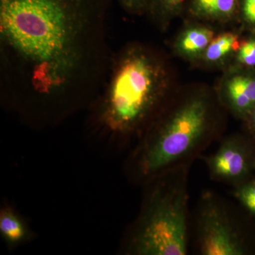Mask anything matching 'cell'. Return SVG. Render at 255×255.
Returning <instances> with one entry per match:
<instances>
[{
	"label": "cell",
	"mask_w": 255,
	"mask_h": 255,
	"mask_svg": "<svg viewBox=\"0 0 255 255\" xmlns=\"http://www.w3.org/2000/svg\"><path fill=\"white\" fill-rule=\"evenodd\" d=\"M221 139L216 151L203 159L211 179L236 187L252 177L255 168V140L240 134Z\"/></svg>",
	"instance_id": "8992f818"
},
{
	"label": "cell",
	"mask_w": 255,
	"mask_h": 255,
	"mask_svg": "<svg viewBox=\"0 0 255 255\" xmlns=\"http://www.w3.org/2000/svg\"><path fill=\"white\" fill-rule=\"evenodd\" d=\"M196 255H248L255 244L239 210L211 190L202 191L191 216L190 241Z\"/></svg>",
	"instance_id": "5b68a950"
},
{
	"label": "cell",
	"mask_w": 255,
	"mask_h": 255,
	"mask_svg": "<svg viewBox=\"0 0 255 255\" xmlns=\"http://www.w3.org/2000/svg\"><path fill=\"white\" fill-rule=\"evenodd\" d=\"M238 60L242 65H255V39L249 40L241 44L238 50Z\"/></svg>",
	"instance_id": "5bb4252c"
},
{
	"label": "cell",
	"mask_w": 255,
	"mask_h": 255,
	"mask_svg": "<svg viewBox=\"0 0 255 255\" xmlns=\"http://www.w3.org/2000/svg\"><path fill=\"white\" fill-rule=\"evenodd\" d=\"M240 46L237 35L226 32L213 38L202 57L207 63H218L233 52L238 51Z\"/></svg>",
	"instance_id": "30bf717a"
},
{
	"label": "cell",
	"mask_w": 255,
	"mask_h": 255,
	"mask_svg": "<svg viewBox=\"0 0 255 255\" xmlns=\"http://www.w3.org/2000/svg\"><path fill=\"white\" fill-rule=\"evenodd\" d=\"M215 37L214 31L206 26H192L182 32L176 43L179 55L186 58L202 56Z\"/></svg>",
	"instance_id": "9c48e42d"
},
{
	"label": "cell",
	"mask_w": 255,
	"mask_h": 255,
	"mask_svg": "<svg viewBox=\"0 0 255 255\" xmlns=\"http://www.w3.org/2000/svg\"><path fill=\"white\" fill-rule=\"evenodd\" d=\"M239 14L248 23L255 24V0H239Z\"/></svg>",
	"instance_id": "2e32d148"
},
{
	"label": "cell",
	"mask_w": 255,
	"mask_h": 255,
	"mask_svg": "<svg viewBox=\"0 0 255 255\" xmlns=\"http://www.w3.org/2000/svg\"><path fill=\"white\" fill-rule=\"evenodd\" d=\"M216 95L226 111L245 120L255 108V78L243 74L231 75Z\"/></svg>",
	"instance_id": "52a82bcc"
},
{
	"label": "cell",
	"mask_w": 255,
	"mask_h": 255,
	"mask_svg": "<svg viewBox=\"0 0 255 255\" xmlns=\"http://www.w3.org/2000/svg\"><path fill=\"white\" fill-rule=\"evenodd\" d=\"M225 112L216 94L207 90L172 95L137 138L128 161L129 179L144 185L168 171L191 168L222 137Z\"/></svg>",
	"instance_id": "7a4b0ae2"
},
{
	"label": "cell",
	"mask_w": 255,
	"mask_h": 255,
	"mask_svg": "<svg viewBox=\"0 0 255 255\" xmlns=\"http://www.w3.org/2000/svg\"><path fill=\"white\" fill-rule=\"evenodd\" d=\"M0 231L3 237L11 243H18L26 236V230L20 219L9 209L0 214Z\"/></svg>",
	"instance_id": "7c38bea8"
},
{
	"label": "cell",
	"mask_w": 255,
	"mask_h": 255,
	"mask_svg": "<svg viewBox=\"0 0 255 255\" xmlns=\"http://www.w3.org/2000/svg\"><path fill=\"white\" fill-rule=\"evenodd\" d=\"M119 4L128 14L141 15L147 12L149 0H118Z\"/></svg>",
	"instance_id": "9a60e30c"
},
{
	"label": "cell",
	"mask_w": 255,
	"mask_h": 255,
	"mask_svg": "<svg viewBox=\"0 0 255 255\" xmlns=\"http://www.w3.org/2000/svg\"><path fill=\"white\" fill-rule=\"evenodd\" d=\"M187 0H149L147 14L161 24H165L183 12Z\"/></svg>",
	"instance_id": "8fae6325"
},
{
	"label": "cell",
	"mask_w": 255,
	"mask_h": 255,
	"mask_svg": "<svg viewBox=\"0 0 255 255\" xmlns=\"http://www.w3.org/2000/svg\"><path fill=\"white\" fill-rule=\"evenodd\" d=\"M245 121L247 122V127L251 137L255 140V108Z\"/></svg>",
	"instance_id": "e0dca14e"
},
{
	"label": "cell",
	"mask_w": 255,
	"mask_h": 255,
	"mask_svg": "<svg viewBox=\"0 0 255 255\" xmlns=\"http://www.w3.org/2000/svg\"><path fill=\"white\" fill-rule=\"evenodd\" d=\"M168 171L146 182L138 217L127 241L128 254L187 255L190 243L189 171Z\"/></svg>",
	"instance_id": "277c9868"
},
{
	"label": "cell",
	"mask_w": 255,
	"mask_h": 255,
	"mask_svg": "<svg viewBox=\"0 0 255 255\" xmlns=\"http://www.w3.org/2000/svg\"><path fill=\"white\" fill-rule=\"evenodd\" d=\"M232 194L241 207L255 219V178L233 187Z\"/></svg>",
	"instance_id": "4fadbf2b"
},
{
	"label": "cell",
	"mask_w": 255,
	"mask_h": 255,
	"mask_svg": "<svg viewBox=\"0 0 255 255\" xmlns=\"http://www.w3.org/2000/svg\"><path fill=\"white\" fill-rule=\"evenodd\" d=\"M172 96L162 58L149 47L131 44L112 57L105 83L92 105L106 131L128 140L138 138Z\"/></svg>",
	"instance_id": "3957f363"
},
{
	"label": "cell",
	"mask_w": 255,
	"mask_h": 255,
	"mask_svg": "<svg viewBox=\"0 0 255 255\" xmlns=\"http://www.w3.org/2000/svg\"><path fill=\"white\" fill-rule=\"evenodd\" d=\"M185 10L196 19L230 22L239 14V0H187Z\"/></svg>",
	"instance_id": "ba28073f"
},
{
	"label": "cell",
	"mask_w": 255,
	"mask_h": 255,
	"mask_svg": "<svg viewBox=\"0 0 255 255\" xmlns=\"http://www.w3.org/2000/svg\"><path fill=\"white\" fill-rule=\"evenodd\" d=\"M113 0H0L4 95L24 117L53 123L92 105L112 56Z\"/></svg>",
	"instance_id": "6da1fadb"
}]
</instances>
